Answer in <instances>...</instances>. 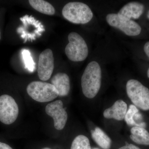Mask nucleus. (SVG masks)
Returning <instances> with one entry per match:
<instances>
[{
	"label": "nucleus",
	"mask_w": 149,
	"mask_h": 149,
	"mask_svg": "<svg viewBox=\"0 0 149 149\" xmlns=\"http://www.w3.org/2000/svg\"><path fill=\"white\" fill-rule=\"evenodd\" d=\"M147 17H148V18L149 19V10L148 12V15H147Z\"/></svg>",
	"instance_id": "24"
},
{
	"label": "nucleus",
	"mask_w": 149,
	"mask_h": 149,
	"mask_svg": "<svg viewBox=\"0 0 149 149\" xmlns=\"http://www.w3.org/2000/svg\"><path fill=\"white\" fill-rule=\"evenodd\" d=\"M45 110L47 114L53 118L55 128L57 130L63 129L67 121L68 114L62 101L58 100L48 104Z\"/></svg>",
	"instance_id": "9"
},
{
	"label": "nucleus",
	"mask_w": 149,
	"mask_h": 149,
	"mask_svg": "<svg viewBox=\"0 0 149 149\" xmlns=\"http://www.w3.org/2000/svg\"><path fill=\"white\" fill-rule=\"evenodd\" d=\"M106 20L111 26L120 29L128 36H137L141 33V27L139 24L132 19L120 17L117 14H109Z\"/></svg>",
	"instance_id": "8"
},
{
	"label": "nucleus",
	"mask_w": 149,
	"mask_h": 149,
	"mask_svg": "<svg viewBox=\"0 0 149 149\" xmlns=\"http://www.w3.org/2000/svg\"><path fill=\"white\" fill-rule=\"evenodd\" d=\"M126 92L133 104L143 111L149 110V89L138 80L131 79L126 83Z\"/></svg>",
	"instance_id": "4"
},
{
	"label": "nucleus",
	"mask_w": 149,
	"mask_h": 149,
	"mask_svg": "<svg viewBox=\"0 0 149 149\" xmlns=\"http://www.w3.org/2000/svg\"><path fill=\"white\" fill-rule=\"evenodd\" d=\"M22 56L24 61L25 68L31 72H34L35 69V63L28 50L23 49L22 52Z\"/></svg>",
	"instance_id": "18"
},
{
	"label": "nucleus",
	"mask_w": 149,
	"mask_h": 149,
	"mask_svg": "<svg viewBox=\"0 0 149 149\" xmlns=\"http://www.w3.org/2000/svg\"><path fill=\"white\" fill-rule=\"evenodd\" d=\"M69 43L65 47V54L72 61H82L87 58L89 53L85 40L78 33L71 32L68 36Z\"/></svg>",
	"instance_id": "5"
},
{
	"label": "nucleus",
	"mask_w": 149,
	"mask_h": 149,
	"mask_svg": "<svg viewBox=\"0 0 149 149\" xmlns=\"http://www.w3.org/2000/svg\"><path fill=\"white\" fill-rule=\"evenodd\" d=\"M1 39V32H0V40Z\"/></svg>",
	"instance_id": "26"
},
{
	"label": "nucleus",
	"mask_w": 149,
	"mask_h": 149,
	"mask_svg": "<svg viewBox=\"0 0 149 149\" xmlns=\"http://www.w3.org/2000/svg\"><path fill=\"white\" fill-rule=\"evenodd\" d=\"M127 111V104L122 100H119L115 102L111 107L105 110L103 115L108 119L122 120L124 119Z\"/></svg>",
	"instance_id": "12"
},
{
	"label": "nucleus",
	"mask_w": 149,
	"mask_h": 149,
	"mask_svg": "<svg viewBox=\"0 0 149 149\" xmlns=\"http://www.w3.org/2000/svg\"><path fill=\"white\" fill-rule=\"evenodd\" d=\"M18 114V105L14 99L8 95L0 96V121L10 125L16 120Z\"/></svg>",
	"instance_id": "7"
},
{
	"label": "nucleus",
	"mask_w": 149,
	"mask_h": 149,
	"mask_svg": "<svg viewBox=\"0 0 149 149\" xmlns=\"http://www.w3.org/2000/svg\"><path fill=\"white\" fill-rule=\"evenodd\" d=\"M144 50L146 54L149 58V42H147L144 47Z\"/></svg>",
	"instance_id": "22"
},
{
	"label": "nucleus",
	"mask_w": 149,
	"mask_h": 149,
	"mask_svg": "<svg viewBox=\"0 0 149 149\" xmlns=\"http://www.w3.org/2000/svg\"><path fill=\"white\" fill-rule=\"evenodd\" d=\"M22 25L17 29V32L23 40V43L32 42L42 36L45 31L44 25L32 15H25L20 17Z\"/></svg>",
	"instance_id": "3"
},
{
	"label": "nucleus",
	"mask_w": 149,
	"mask_h": 149,
	"mask_svg": "<svg viewBox=\"0 0 149 149\" xmlns=\"http://www.w3.org/2000/svg\"><path fill=\"white\" fill-rule=\"evenodd\" d=\"M29 95L40 102L52 101L59 96L58 91L50 83L41 81H33L27 88Z\"/></svg>",
	"instance_id": "6"
},
{
	"label": "nucleus",
	"mask_w": 149,
	"mask_h": 149,
	"mask_svg": "<svg viewBox=\"0 0 149 149\" xmlns=\"http://www.w3.org/2000/svg\"><path fill=\"white\" fill-rule=\"evenodd\" d=\"M102 70L97 62L88 63L81 78L83 94L86 97L93 99L99 93L102 83Z\"/></svg>",
	"instance_id": "1"
},
{
	"label": "nucleus",
	"mask_w": 149,
	"mask_h": 149,
	"mask_svg": "<svg viewBox=\"0 0 149 149\" xmlns=\"http://www.w3.org/2000/svg\"><path fill=\"white\" fill-rule=\"evenodd\" d=\"M91 136L93 140L99 146L103 149H109L111 145L110 138L99 127L94 130H91Z\"/></svg>",
	"instance_id": "15"
},
{
	"label": "nucleus",
	"mask_w": 149,
	"mask_h": 149,
	"mask_svg": "<svg viewBox=\"0 0 149 149\" xmlns=\"http://www.w3.org/2000/svg\"><path fill=\"white\" fill-rule=\"evenodd\" d=\"M70 149H91L90 141L86 136L79 135L72 141Z\"/></svg>",
	"instance_id": "17"
},
{
	"label": "nucleus",
	"mask_w": 149,
	"mask_h": 149,
	"mask_svg": "<svg viewBox=\"0 0 149 149\" xmlns=\"http://www.w3.org/2000/svg\"><path fill=\"white\" fill-rule=\"evenodd\" d=\"M147 75H148V77L149 78V68L148 69V71H147Z\"/></svg>",
	"instance_id": "23"
},
{
	"label": "nucleus",
	"mask_w": 149,
	"mask_h": 149,
	"mask_svg": "<svg viewBox=\"0 0 149 149\" xmlns=\"http://www.w3.org/2000/svg\"><path fill=\"white\" fill-rule=\"evenodd\" d=\"M30 6L35 10L41 13L52 15L55 13V10L52 5L43 0H30Z\"/></svg>",
	"instance_id": "16"
},
{
	"label": "nucleus",
	"mask_w": 149,
	"mask_h": 149,
	"mask_svg": "<svg viewBox=\"0 0 149 149\" xmlns=\"http://www.w3.org/2000/svg\"><path fill=\"white\" fill-rule=\"evenodd\" d=\"M144 10L143 5L137 2H131L123 6L117 14L122 18L137 19L143 14Z\"/></svg>",
	"instance_id": "11"
},
{
	"label": "nucleus",
	"mask_w": 149,
	"mask_h": 149,
	"mask_svg": "<svg viewBox=\"0 0 149 149\" xmlns=\"http://www.w3.org/2000/svg\"></svg>",
	"instance_id": "27"
},
{
	"label": "nucleus",
	"mask_w": 149,
	"mask_h": 149,
	"mask_svg": "<svg viewBox=\"0 0 149 149\" xmlns=\"http://www.w3.org/2000/svg\"><path fill=\"white\" fill-rule=\"evenodd\" d=\"M130 139L139 145L149 146V132L144 128L133 126L130 129Z\"/></svg>",
	"instance_id": "14"
},
{
	"label": "nucleus",
	"mask_w": 149,
	"mask_h": 149,
	"mask_svg": "<svg viewBox=\"0 0 149 149\" xmlns=\"http://www.w3.org/2000/svg\"><path fill=\"white\" fill-rule=\"evenodd\" d=\"M137 107L134 105L131 104L129 106V109L127 111L125 114V120L127 125L129 126H138L139 125L133 120V116L136 113L139 112Z\"/></svg>",
	"instance_id": "19"
},
{
	"label": "nucleus",
	"mask_w": 149,
	"mask_h": 149,
	"mask_svg": "<svg viewBox=\"0 0 149 149\" xmlns=\"http://www.w3.org/2000/svg\"><path fill=\"white\" fill-rule=\"evenodd\" d=\"M63 16L74 24H85L93 18V14L86 4L79 2H71L66 4L62 10Z\"/></svg>",
	"instance_id": "2"
},
{
	"label": "nucleus",
	"mask_w": 149,
	"mask_h": 149,
	"mask_svg": "<svg viewBox=\"0 0 149 149\" xmlns=\"http://www.w3.org/2000/svg\"><path fill=\"white\" fill-rule=\"evenodd\" d=\"M42 149H51L49 148H43Z\"/></svg>",
	"instance_id": "25"
},
{
	"label": "nucleus",
	"mask_w": 149,
	"mask_h": 149,
	"mask_svg": "<svg viewBox=\"0 0 149 149\" xmlns=\"http://www.w3.org/2000/svg\"><path fill=\"white\" fill-rule=\"evenodd\" d=\"M54 69V58L52 50L46 49L39 56L38 75L40 80L47 81L50 78Z\"/></svg>",
	"instance_id": "10"
},
{
	"label": "nucleus",
	"mask_w": 149,
	"mask_h": 149,
	"mask_svg": "<svg viewBox=\"0 0 149 149\" xmlns=\"http://www.w3.org/2000/svg\"><path fill=\"white\" fill-rule=\"evenodd\" d=\"M51 83L58 91L60 97L68 95L70 90L69 77L66 73L58 72L53 76Z\"/></svg>",
	"instance_id": "13"
},
{
	"label": "nucleus",
	"mask_w": 149,
	"mask_h": 149,
	"mask_svg": "<svg viewBox=\"0 0 149 149\" xmlns=\"http://www.w3.org/2000/svg\"><path fill=\"white\" fill-rule=\"evenodd\" d=\"M0 149H13L8 144L0 142Z\"/></svg>",
	"instance_id": "21"
},
{
	"label": "nucleus",
	"mask_w": 149,
	"mask_h": 149,
	"mask_svg": "<svg viewBox=\"0 0 149 149\" xmlns=\"http://www.w3.org/2000/svg\"><path fill=\"white\" fill-rule=\"evenodd\" d=\"M125 146L121 147L118 149H141L139 147L132 144H128L127 142H125Z\"/></svg>",
	"instance_id": "20"
}]
</instances>
